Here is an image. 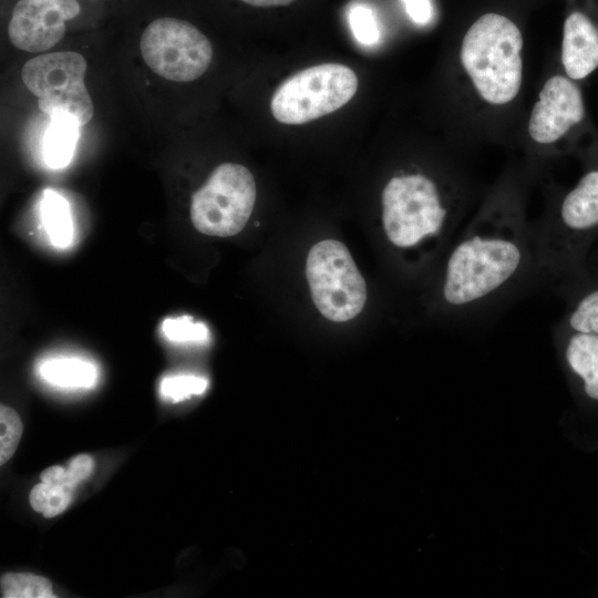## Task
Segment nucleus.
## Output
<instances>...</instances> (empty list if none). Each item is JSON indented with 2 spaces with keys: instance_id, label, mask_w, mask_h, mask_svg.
Wrapping results in <instances>:
<instances>
[{
  "instance_id": "423d86ee",
  "label": "nucleus",
  "mask_w": 598,
  "mask_h": 598,
  "mask_svg": "<svg viewBox=\"0 0 598 598\" xmlns=\"http://www.w3.org/2000/svg\"><path fill=\"white\" fill-rule=\"evenodd\" d=\"M86 68L85 58L78 52H50L27 61L21 78L27 89L38 99L39 109L49 117L69 114L83 126L94 113L84 83Z\"/></svg>"
},
{
  "instance_id": "1a4fd4ad",
  "label": "nucleus",
  "mask_w": 598,
  "mask_h": 598,
  "mask_svg": "<svg viewBox=\"0 0 598 598\" xmlns=\"http://www.w3.org/2000/svg\"><path fill=\"white\" fill-rule=\"evenodd\" d=\"M81 13L78 0H18L8 23V37L18 49L41 52L56 45L66 22Z\"/></svg>"
},
{
  "instance_id": "5701e85b",
  "label": "nucleus",
  "mask_w": 598,
  "mask_h": 598,
  "mask_svg": "<svg viewBox=\"0 0 598 598\" xmlns=\"http://www.w3.org/2000/svg\"><path fill=\"white\" fill-rule=\"evenodd\" d=\"M94 462L87 454H79L70 460L66 472L70 483L76 486L80 482L87 478L93 472Z\"/></svg>"
},
{
  "instance_id": "f3484780",
  "label": "nucleus",
  "mask_w": 598,
  "mask_h": 598,
  "mask_svg": "<svg viewBox=\"0 0 598 598\" xmlns=\"http://www.w3.org/2000/svg\"><path fill=\"white\" fill-rule=\"evenodd\" d=\"M2 598H52L51 581L29 573H8L0 580Z\"/></svg>"
},
{
  "instance_id": "ddd939ff",
  "label": "nucleus",
  "mask_w": 598,
  "mask_h": 598,
  "mask_svg": "<svg viewBox=\"0 0 598 598\" xmlns=\"http://www.w3.org/2000/svg\"><path fill=\"white\" fill-rule=\"evenodd\" d=\"M50 118L43 138V158L49 167L63 168L74 155L80 125L69 114H55Z\"/></svg>"
},
{
  "instance_id": "6ab92c4d",
  "label": "nucleus",
  "mask_w": 598,
  "mask_h": 598,
  "mask_svg": "<svg viewBox=\"0 0 598 598\" xmlns=\"http://www.w3.org/2000/svg\"><path fill=\"white\" fill-rule=\"evenodd\" d=\"M19 414L7 405L0 406V464L3 465L14 454L22 436Z\"/></svg>"
},
{
  "instance_id": "9d476101",
  "label": "nucleus",
  "mask_w": 598,
  "mask_h": 598,
  "mask_svg": "<svg viewBox=\"0 0 598 598\" xmlns=\"http://www.w3.org/2000/svg\"><path fill=\"white\" fill-rule=\"evenodd\" d=\"M585 117L579 87L568 76L553 75L544 83L527 124L532 141L540 146L559 142Z\"/></svg>"
},
{
  "instance_id": "b1692460",
  "label": "nucleus",
  "mask_w": 598,
  "mask_h": 598,
  "mask_svg": "<svg viewBox=\"0 0 598 598\" xmlns=\"http://www.w3.org/2000/svg\"><path fill=\"white\" fill-rule=\"evenodd\" d=\"M408 16L420 25L427 24L433 18L431 0H402Z\"/></svg>"
},
{
  "instance_id": "4be33fe9",
  "label": "nucleus",
  "mask_w": 598,
  "mask_h": 598,
  "mask_svg": "<svg viewBox=\"0 0 598 598\" xmlns=\"http://www.w3.org/2000/svg\"><path fill=\"white\" fill-rule=\"evenodd\" d=\"M349 23L354 38L364 45H372L380 38L375 16L370 8L355 4L349 12Z\"/></svg>"
},
{
  "instance_id": "dca6fc26",
  "label": "nucleus",
  "mask_w": 598,
  "mask_h": 598,
  "mask_svg": "<svg viewBox=\"0 0 598 598\" xmlns=\"http://www.w3.org/2000/svg\"><path fill=\"white\" fill-rule=\"evenodd\" d=\"M557 327L598 334V286L575 299Z\"/></svg>"
},
{
  "instance_id": "9b49d317",
  "label": "nucleus",
  "mask_w": 598,
  "mask_h": 598,
  "mask_svg": "<svg viewBox=\"0 0 598 598\" xmlns=\"http://www.w3.org/2000/svg\"><path fill=\"white\" fill-rule=\"evenodd\" d=\"M555 338L567 373L582 398L598 406V334L556 327Z\"/></svg>"
},
{
  "instance_id": "7ed1b4c3",
  "label": "nucleus",
  "mask_w": 598,
  "mask_h": 598,
  "mask_svg": "<svg viewBox=\"0 0 598 598\" xmlns=\"http://www.w3.org/2000/svg\"><path fill=\"white\" fill-rule=\"evenodd\" d=\"M460 62L484 103L492 106L509 104L523 83V35L519 28L499 13L481 16L462 39Z\"/></svg>"
},
{
  "instance_id": "f8f14e48",
  "label": "nucleus",
  "mask_w": 598,
  "mask_h": 598,
  "mask_svg": "<svg viewBox=\"0 0 598 598\" xmlns=\"http://www.w3.org/2000/svg\"><path fill=\"white\" fill-rule=\"evenodd\" d=\"M560 59L571 80L585 79L598 68V23L587 11L574 9L566 17Z\"/></svg>"
},
{
  "instance_id": "2eb2a0df",
  "label": "nucleus",
  "mask_w": 598,
  "mask_h": 598,
  "mask_svg": "<svg viewBox=\"0 0 598 598\" xmlns=\"http://www.w3.org/2000/svg\"><path fill=\"white\" fill-rule=\"evenodd\" d=\"M40 374L48 382L63 388H90L95 383L96 369L76 358H56L43 362Z\"/></svg>"
},
{
  "instance_id": "a211bd4d",
  "label": "nucleus",
  "mask_w": 598,
  "mask_h": 598,
  "mask_svg": "<svg viewBox=\"0 0 598 598\" xmlns=\"http://www.w3.org/2000/svg\"><path fill=\"white\" fill-rule=\"evenodd\" d=\"M73 491L74 488L70 486H55L41 482L30 492V505L45 518H52L70 505Z\"/></svg>"
},
{
  "instance_id": "6e6552de",
  "label": "nucleus",
  "mask_w": 598,
  "mask_h": 598,
  "mask_svg": "<svg viewBox=\"0 0 598 598\" xmlns=\"http://www.w3.org/2000/svg\"><path fill=\"white\" fill-rule=\"evenodd\" d=\"M144 62L157 75L174 82H190L210 65L213 47L193 23L159 17L147 24L140 40Z\"/></svg>"
},
{
  "instance_id": "39448f33",
  "label": "nucleus",
  "mask_w": 598,
  "mask_h": 598,
  "mask_svg": "<svg viewBox=\"0 0 598 598\" xmlns=\"http://www.w3.org/2000/svg\"><path fill=\"white\" fill-rule=\"evenodd\" d=\"M306 276L312 301L324 318L344 322L362 311L368 296L365 280L342 243L326 239L313 245Z\"/></svg>"
},
{
  "instance_id": "0eeeda50",
  "label": "nucleus",
  "mask_w": 598,
  "mask_h": 598,
  "mask_svg": "<svg viewBox=\"0 0 598 598\" xmlns=\"http://www.w3.org/2000/svg\"><path fill=\"white\" fill-rule=\"evenodd\" d=\"M256 200V183L250 171L236 163L217 166L192 196L190 219L208 236L229 237L247 224Z\"/></svg>"
},
{
  "instance_id": "f03ea898",
  "label": "nucleus",
  "mask_w": 598,
  "mask_h": 598,
  "mask_svg": "<svg viewBox=\"0 0 598 598\" xmlns=\"http://www.w3.org/2000/svg\"><path fill=\"white\" fill-rule=\"evenodd\" d=\"M381 208L383 233L394 248L433 252L458 225L462 195L458 186L425 173H401L384 185Z\"/></svg>"
},
{
  "instance_id": "20e7f679",
  "label": "nucleus",
  "mask_w": 598,
  "mask_h": 598,
  "mask_svg": "<svg viewBox=\"0 0 598 598\" xmlns=\"http://www.w3.org/2000/svg\"><path fill=\"white\" fill-rule=\"evenodd\" d=\"M358 90L352 69L324 63L299 71L275 91L270 110L278 122L300 125L328 115L346 105Z\"/></svg>"
},
{
  "instance_id": "412c9836",
  "label": "nucleus",
  "mask_w": 598,
  "mask_h": 598,
  "mask_svg": "<svg viewBox=\"0 0 598 598\" xmlns=\"http://www.w3.org/2000/svg\"><path fill=\"white\" fill-rule=\"evenodd\" d=\"M208 385L205 378L196 375H174L163 379L161 392L163 396L178 402L194 394H202Z\"/></svg>"
},
{
  "instance_id": "393cba45",
  "label": "nucleus",
  "mask_w": 598,
  "mask_h": 598,
  "mask_svg": "<svg viewBox=\"0 0 598 598\" xmlns=\"http://www.w3.org/2000/svg\"><path fill=\"white\" fill-rule=\"evenodd\" d=\"M41 482L55 486H70L75 487L70 483L66 468L62 466H50L45 468L40 475Z\"/></svg>"
},
{
  "instance_id": "aec40b11",
  "label": "nucleus",
  "mask_w": 598,
  "mask_h": 598,
  "mask_svg": "<svg viewBox=\"0 0 598 598\" xmlns=\"http://www.w3.org/2000/svg\"><path fill=\"white\" fill-rule=\"evenodd\" d=\"M162 328L165 337L174 342H206L209 339L207 327L188 316L167 318Z\"/></svg>"
},
{
  "instance_id": "a878e982",
  "label": "nucleus",
  "mask_w": 598,
  "mask_h": 598,
  "mask_svg": "<svg viewBox=\"0 0 598 598\" xmlns=\"http://www.w3.org/2000/svg\"><path fill=\"white\" fill-rule=\"evenodd\" d=\"M241 2L260 8L287 6L295 0H240Z\"/></svg>"
},
{
  "instance_id": "4468645a",
  "label": "nucleus",
  "mask_w": 598,
  "mask_h": 598,
  "mask_svg": "<svg viewBox=\"0 0 598 598\" xmlns=\"http://www.w3.org/2000/svg\"><path fill=\"white\" fill-rule=\"evenodd\" d=\"M40 217L51 244L56 248L69 247L74 226L68 200L51 188L44 189L40 202Z\"/></svg>"
},
{
  "instance_id": "f257e3e1",
  "label": "nucleus",
  "mask_w": 598,
  "mask_h": 598,
  "mask_svg": "<svg viewBox=\"0 0 598 598\" xmlns=\"http://www.w3.org/2000/svg\"><path fill=\"white\" fill-rule=\"evenodd\" d=\"M540 283L523 199L498 185L450 247L437 281L439 309L460 321L486 315Z\"/></svg>"
}]
</instances>
